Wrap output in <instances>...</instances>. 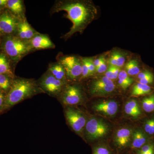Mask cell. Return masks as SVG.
Wrapping results in <instances>:
<instances>
[{
	"label": "cell",
	"mask_w": 154,
	"mask_h": 154,
	"mask_svg": "<svg viewBox=\"0 0 154 154\" xmlns=\"http://www.w3.org/2000/svg\"><path fill=\"white\" fill-rule=\"evenodd\" d=\"M64 11L66 17L72 26L64 38H68L76 33H82L88 25L94 21L97 14V9L94 3L89 1H58L52 9V13Z\"/></svg>",
	"instance_id": "6da1fadb"
},
{
	"label": "cell",
	"mask_w": 154,
	"mask_h": 154,
	"mask_svg": "<svg viewBox=\"0 0 154 154\" xmlns=\"http://www.w3.org/2000/svg\"><path fill=\"white\" fill-rule=\"evenodd\" d=\"M42 93L44 92L34 80L24 78L14 80L6 95L5 111L24 100Z\"/></svg>",
	"instance_id": "7a4b0ae2"
},
{
	"label": "cell",
	"mask_w": 154,
	"mask_h": 154,
	"mask_svg": "<svg viewBox=\"0 0 154 154\" xmlns=\"http://www.w3.org/2000/svg\"><path fill=\"white\" fill-rule=\"evenodd\" d=\"M4 49L7 55L16 62L32 50L28 41L15 36H8L5 39Z\"/></svg>",
	"instance_id": "3957f363"
},
{
	"label": "cell",
	"mask_w": 154,
	"mask_h": 154,
	"mask_svg": "<svg viewBox=\"0 0 154 154\" xmlns=\"http://www.w3.org/2000/svg\"><path fill=\"white\" fill-rule=\"evenodd\" d=\"M110 131L109 125L104 120L91 117L87 119L84 133L90 141H94L106 137Z\"/></svg>",
	"instance_id": "277c9868"
},
{
	"label": "cell",
	"mask_w": 154,
	"mask_h": 154,
	"mask_svg": "<svg viewBox=\"0 0 154 154\" xmlns=\"http://www.w3.org/2000/svg\"><path fill=\"white\" fill-rule=\"evenodd\" d=\"M57 98L66 107H73L82 103L84 95L79 86L66 84Z\"/></svg>",
	"instance_id": "5b68a950"
},
{
	"label": "cell",
	"mask_w": 154,
	"mask_h": 154,
	"mask_svg": "<svg viewBox=\"0 0 154 154\" xmlns=\"http://www.w3.org/2000/svg\"><path fill=\"white\" fill-rule=\"evenodd\" d=\"M64 113L67 122L72 129L77 134L82 135L88 119L82 111L74 107H66Z\"/></svg>",
	"instance_id": "8992f818"
},
{
	"label": "cell",
	"mask_w": 154,
	"mask_h": 154,
	"mask_svg": "<svg viewBox=\"0 0 154 154\" xmlns=\"http://www.w3.org/2000/svg\"><path fill=\"white\" fill-rule=\"evenodd\" d=\"M58 62L64 69L67 80H80L82 72V59L75 56H68L59 58Z\"/></svg>",
	"instance_id": "52a82bcc"
},
{
	"label": "cell",
	"mask_w": 154,
	"mask_h": 154,
	"mask_svg": "<svg viewBox=\"0 0 154 154\" xmlns=\"http://www.w3.org/2000/svg\"><path fill=\"white\" fill-rule=\"evenodd\" d=\"M37 83L44 93L57 98L67 84L57 79L48 72L41 77Z\"/></svg>",
	"instance_id": "ba28073f"
},
{
	"label": "cell",
	"mask_w": 154,
	"mask_h": 154,
	"mask_svg": "<svg viewBox=\"0 0 154 154\" xmlns=\"http://www.w3.org/2000/svg\"><path fill=\"white\" fill-rule=\"evenodd\" d=\"M115 85L105 76L92 80L90 85V94L94 96H106L113 93Z\"/></svg>",
	"instance_id": "9c48e42d"
},
{
	"label": "cell",
	"mask_w": 154,
	"mask_h": 154,
	"mask_svg": "<svg viewBox=\"0 0 154 154\" xmlns=\"http://www.w3.org/2000/svg\"><path fill=\"white\" fill-rule=\"evenodd\" d=\"M133 131L127 127L119 128L116 131L113 144L117 154L120 153L129 149Z\"/></svg>",
	"instance_id": "30bf717a"
},
{
	"label": "cell",
	"mask_w": 154,
	"mask_h": 154,
	"mask_svg": "<svg viewBox=\"0 0 154 154\" xmlns=\"http://www.w3.org/2000/svg\"><path fill=\"white\" fill-rule=\"evenodd\" d=\"M21 20L13 14L5 11L0 15V33L5 34L14 33L17 30Z\"/></svg>",
	"instance_id": "8fae6325"
},
{
	"label": "cell",
	"mask_w": 154,
	"mask_h": 154,
	"mask_svg": "<svg viewBox=\"0 0 154 154\" xmlns=\"http://www.w3.org/2000/svg\"><path fill=\"white\" fill-rule=\"evenodd\" d=\"M96 113L107 117H113L118 111V103L113 100H105L98 102L93 106Z\"/></svg>",
	"instance_id": "7c38bea8"
},
{
	"label": "cell",
	"mask_w": 154,
	"mask_h": 154,
	"mask_svg": "<svg viewBox=\"0 0 154 154\" xmlns=\"http://www.w3.org/2000/svg\"><path fill=\"white\" fill-rule=\"evenodd\" d=\"M32 50L54 48L55 45L47 35L37 33L30 40L28 41Z\"/></svg>",
	"instance_id": "4fadbf2b"
},
{
	"label": "cell",
	"mask_w": 154,
	"mask_h": 154,
	"mask_svg": "<svg viewBox=\"0 0 154 154\" xmlns=\"http://www.w3.org/2000/svg\"><path fill=\"white\" fill-rule=\"evenodd\" d=\"M151 140L152 139L146 134L142 128H137L133 132L132 140L128 149L131 152L134 153Z\"/></svg>",
	"instance_id": "5bb4252c"
},
{
	"label": "cell",
	"mask_w": 154,
	"mask_h": 154,
	"mask_svg": "<svg viewBox=\"0 0 154 154\" xmlns=\"http://www.w3.org/2000/svg\"><path fill=\"white\" fill-rule=\"evenodd\" d=\"M124 111L127 116L134 119H139L143 115L140 104L135 99H131L126 102Z\"/></svg>",
	"instance_id": "9a60e30c"
},
{
	"label": "cell",
	"mask_w": 154,
	"mask_h": 154,
	"mask_svg": "<svg viewBox=\"0 0 154 154\" xmlns=\"http://www.w3.org/2000/svg\"><path fill=\"white\" fill-rule=\"evenodd\" d=\"M17 30L18 37L20 39L26 41L30 40L38 33L30 26L25 18L20 21Z\"/></svg>",
	"instance_id": "2e32d148"
},
{
	"label": "cell",
	"mask_w": 154,
	"mask_h": 154,
	"mask_svg": "<svg viewBox=\"0 0 154 154\" xmlns=\"http://www.w3.org/2000/svg\"><path fill=\"white\" fill-rule=\"evenodd\" d=\"M7 7L17 18L21 20L25 18V8L23 1L21 0H9Z\"/></svg>",
	"instance_id": "e0dca14e"
},
{
	"label": "cell",
	"mask_w": 154,
	"mask_h": 154,
	"mask_svg": "<svg viewBox=\"0 0 154 154\" xmlns=\"http://www.w3.org/2000/svg\"><path fill=\"white\" fill-rule=\"evenodd\" d=\"M47 72L57 79L67 84V79L65 71L62 66L58 62L50 64L48 67Z\"/></svg>",
	"instance_id": "ac0fdd59"
},
{
	"label": "cell",
	"mask_w": 154,
	"mask_h": 154,
	"mask_svg": "<svg viewBox=\"0 0 154 154\" xmlns=\"http://www.w3.org/2000/svg\"><path fill=\"white\" fill-rule=\"evenodd\" d=\"M154 92V87L137 82L133 87L131 96L134 97L148 96Z\"/></svg>",
	"instance_id": "d6986e66"
},
{
	"label": "cell",
	"mask_w": 154,
	"mask_h": 154,
	"mask_svg": "<svg viewBox=\"0 0 154 154\" xmlns=\"http://www.w3.org/2000/svg\"><path fill=\"white\" fill-rule=\"evenodd\" d=\"M137 82L152 86L154 85V74L151 69H144L137 76Z\"/></svg>",
	"instance_id": "ffe728a7"
},
{
	"label": "cell",
	"mask_w": 154,
	"mask_h": 154,
	"mask_svg": "<svg viewBox=\"0 0 154 154\" xmlns=\"http://www.w3.org/2000/svg\"><path fill=\"white\" fill-rule=\"evenodd\" d=\"M0 74L14 79V74L10 66L8 59L5 54H0Z\"/></svg>",
	"instance_id": "44dd1931"
},
{
	"label": "cell",
	"mask_w": 154,
	"mask_h": 154,
	"mask_svg": "<svg viewBox=\"0 0 154 154\" xmlns=\"http://www.w3.org/2000/svg\"><path fill=\"white\" fill-rule=\"evenodd\" d=\"M140 105L143 112L147 113H154V92L144 96L141 101Z\"/></svg>",
	"instance_id": "7402d4cb"
},
{
	"label": "cell",
	"mask_w": 154,
	"mask_h": 154,
	"mask_svg": "<svg viewBox=\"0 0 154 154\" xmlns=\"http://www.w3.org/2000/svg\"><path fill=\"white\" fill-rule=\"evenodd\" d=\"M142 70L140 63L137 59L131 60L125 65V72L130 76H137Z\"/></svg>",
	"instance_id": "603a6c76"
},
{
	"label": "cell",
	"mask_w": 154,
	"mask_h": 154,
	"mask_svg": "<svg viewBox=\"0 0 154 154\" xmlns=\"http://www.w3.org/2000/svg\"><path fill=\"white\" fill-rule=\"evenodd\" d=\"M134 79L128 74L125 70H122L118 77V82L123 90H126L133 83Z\"/></svg>",
	"instance_id": "cb8c5ba5"
},
{
	"label": "cell",
	"mask_w": 154,
	"mask_h": 154,
	"mask_svg": "<svg viewBox=\"0 0 154 154\" xmlns=\"http://www.w3.org/2000/svg\"><path fill=\"white\" fill-rule=\"evenodd\" d=\"M125 58L122 54L119 51H113L108 60V63L110 65L122 67L125 63Z\"/></svg>",
	"instance_id": "d4e9b609"
},
{
	"label": "cell",
	"mask_w": 154,
	"mask_h": 154,
	"mask_svg": "<svg viewBox=\"0 0 154 154\" xmlns=\"http://www.w3.org/2000/svg\"><path fill=\"white\" fill-rule=\"evenodd\" d=\"M142 129L151 139L154 136V116L147 118L145 120Z\"/></svg>",
	"instance_id": "484cf974"
},
{
	"label": "cell",
	"mask_w": 154,
	"mask_h": 154,
	"mask_svg": "<svg viewBox=\"0 0 154 154\" xmlns=\"http://www.w3.org/2000/svg\"><path fill=\"white\" fill-rule=\"evenodd\" d=\"M92 154H113V151L107 144H99L93 147Z\"/></svg>",
	"instance_id": "4316f807"
},
{
	"label": "cell",
	"mask_w": 154,
	"mask_h": 154,
	"mask_svg": "<svg viewBox=\"0 0 154 154\" xmlns=\"http://www.w3.org/2000/svg\"><path fill=\"white\" fill-rule=\"evenodd\" d=\"M120 71V68L109 65L105 72V76L113 81L118 79Z\"/></svg>",
	"instance_id": "83f0119b"
},
{
	"label": "cell",
	"mask_w": 154,
	"mask_h": 154,
	"mask_svg": "<svg viewBox=\"0 0 154 154\" xmlns=\"http://www.w3.org/2000/svg\"><path fill=\"white\" fill-rule=\"evenodd\" d=\"M154 149V140L152 139L149 141L140 148L138 149L134 152V154L148 153Z\"/></svg>",
	"instance_id": "f1b7e54d"
},
{
	"label": "cell",
	"mask_w": 154,
	"mask_h": 154,
	"mask_svg": "<svg viewBox=\"0 0 154 154\" xmlns=\"http://www.w3.org/2000/svg\"><path fill=\"white\" fill-rule=\"evenodd\" d=\"M11 79L7 76L0 74V89L5 91L9 90L12 83Z\"/></svg>",
	"instance_id": "f546056e"
},
{
	"label": "cell",
	"mask_w": 154,
	"mask_h": 154,
	"mask_svg": "<svg viewBox=\"0 0 154 154\" xmlns=\"http://www.w3.org/2000/svg\"><path fill=\"white\" fill-rule=\"evenodd\" d=\"M82 75L80 80L83 79L91 76L89 68H88V62H87V57L82 58Z\"/></svg>",
	"instance_id": "4dcf8cb0"
},
{
	"label": "cell",
	"mask_w": 154,
	"mask_h": 154,
	"mask_svg": "<svg viewBox=\"0 0 154 154\" xmlns=\"http://www.w3.org/2000/svg\"><path fill=\"white\" fill-rule=\"evenodd\" d=\"M107 69L106 60L104 57L101 63L99 65V66L96 69V72L99 74L104 73L106 72Z\"/></svg>",
	"instance_id": "1f68e13d"
},
{
	"label": "cell",
	"mask_w": 154,
	"mask_h": 154,
	"mask_svg": "<svg viewBox=\"0 0 154 154\" xmlns=\"http://www.w3.org/2000/svg\"><path fill=\"white\" fill-rule=\"evenodd\" d=\"M3 90L0 89V114L5 111V107L6 96Z\"/></svg>",
	"instance_id": "d6a6232c"
},
{
	"label": "cell",
	"mask_w": 154,
	"mask_h": 154,
	"mask_svg": "<svg viewBox=\"0 0 154 154\" xmlns=\"http://www.w3.org/2000/svg\"><path fill=\"white\" fill-rule=\"evenodd\" d=\"M94 60L92 58L87 57V62L91 76L93 75L96 72V69L94 64Z\"/></svg>",
	"instance_id": "836d02e7"
},
{
	"label": "cell",
	"mask_w": 154,
	"mask_h": 154,
	"mask_svg": "<svg viewBox=\"0 0 154 154\" xmlns=\"http://www.w3.org/2000/svg\"><path fill=\"white\" fill-rule=\"evenodd\" d=\"M104 57V56H102L94 60V65H95L96 69L99 66Z\"/></svg>",
	"instance_id": "e575fe53"
},
{
	"label": "cell",
	"mask_w": 154,
	"mask_h": 154,
	"mask_svg": "<svg viewBox=\"0 0 154 154\" xmlns=\"http://www.w3.org/2000/svg\"><path fill=\"white\" fill-rule=\"evenodd\" d=\"M8 0H0V6H7Z\"/></svg>",
	"instance_id": "d590c367"
},
{
	"label": "cell",
	"mask_w": 154,
	"mask_h": 154,
	"mask_svg": "<svg viewBox=\"0 0 154 154\" xmlns=\"http://www.w3.org/2000/svg\"><path fill=\"white\" fill-rule=\"evenodd\" d=\"M140 154H154V149L152 150L151 151L149 152L148 153Z\"/></svg>",
	"instance_id": "8d00e7d4"
},
{
	"label": "cell",
	"mask_w": 154,
	"mask_h": 154,
	"mask_svg": "<svg viewBox=\"0 0 154 154\" xmlns=\"http://www.w3.org/2000/svg\"><path fill=\"white\" fill-rule=\"evenodd\" d=\"M129 154H134L133 153L131 152H130Z\"/></svg>",
	"instance_id": "74e56055"
}]
</instances>
